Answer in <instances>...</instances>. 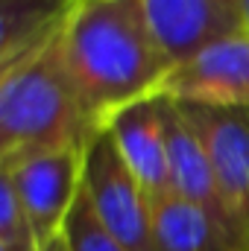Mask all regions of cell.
Masks as SVG:
<instances>
[{"label":"cell","instance_id":"8","mask_svg":"<svg viewBox=\"0 0 249 251\" xmlns=\"http://www.w3.org/2000/svg\"><path fill=\"white\" fill-rule=\"evenodd\" d=\"M153 35L173 64L185 62L214 38L244 26L241 15L220 0H141Z\"/></svg>","mask_w":249,"mask_h":251},{"label":"cell","instance_id":"5","mask_svg":"<svg viewBox=\"0 0 249 251\" xmlns=\"http://www.w3.org/2000/svg\"><path fill=\"white\" fill-rule=\"evenodd\" d=\"M85 149L88 146H64L0 164V178L15 190L41 246L62 237L64 222L82 196Z\"/></svg>","mask_w":249,"mask_h":251},{"label":"cell","instance_id":"12","mask_svg":"<svg viewBox=\"0 0 249 251\" xmlns=\"http://www.w3.org/2000/svg\"><path fill=\"white\" fill-rule=\"evenodd\" d=\"M62 237H64L67 251H126L124 246L100 225V219L94 216L85 190H82V196L76 199V204H73V210H70V216H67V222H64Z\"/></svg>","mask_w":249,"mask_h":251},{"label":"cell","instance_id":"2","mask_svg":"<svg viewBox=\"0 0 249 251\" xmlns=\"http://www.w3.org/2000/svg\"><path fill=\"white\" fill-rule=\"evenodd\" d=\"M100 128L62 59V38L0 70V164L64 146H88Z\"/></svg>","mask_w":249,"mask_h":251},{"label":"cell","instance_id":"14","mask_svg":"<svg viewBox=\"0 0 249 251\" xmlns=\"http://www.w3.org/2000/svg\"><path fill=\"white\" fill-rule=\"evenodd\" d=\"M41 251H67V246H64V237H59V240H53V243H47Z\"/></svg>","mask_w":249,"mask_h":251},{"label":"cell","instance_id":"13","mask_svg":"<svg viewBox=\"0 0 249 251\" xmlns=\"http://www.w3.org/2000/svg\"><path fill=\"white\" fill-rule=\"evenodd\" d=\"M38 234L21 207L15 190L6 178H0V251H41Z\"/></svg>","mask_w":249,"mask_h":251},{"label":"cell","instance_id":"4","mask_svg":"<svg viewBox=\"0 0 249 251\" xmlns=\"http://www.w3.org/2000/svg\"><path fill=\"white\" fill-rule=\"evenodd\" d=\"M85 196L100 225L126 251H156L153 199L129 173L112 137L100 131L85 149Z\"/></svg>","mask_w":249,"mask_h":251},{"label":"cell","instance_id":"6","mask_svg":"<svg viewBox=\"0 0 249 251\" xmlns=\"http://www.w3.org/2000/svg\"><path fill=\"white\" fill-rule=\"evenodd\" d=\"M156 97L208 108H249V32L238 26L173 64Z\"/></svg>","mask_w":249,"mask_h":251},{"label":"cell","instance_id":"10","mask_svg":"<svg viewBox=\"0 0 249 251\" xmlns=\"http://www.w3.org/2000/svg\"><path fill=\"white\" fill-rule=\"evenodd\" d=\"M76 0H0V70L62 38Z\"/></svg>","mask_w":249,"mask_h":251},{"label":"cell","instance_id":"16","mask_svg":"<svg viewBox=\"0 0 249 251\" xmlns=\"http://www.w3.org/2000/svg\"><path fill=\"white\" fill-rule=\"evenodd\" d=\"M220 3H223V6H229L232 12H238V15H241V0H220Z\"/></svg>","mask_w":249,"mask_h":251},{"label":"cell","instance_id":"15","mask_svg":"<svg viewBox=\"0 0 249 251\" xmlns=\"http://www.w3.org/2000/svg\"><path fill=\"white\" fill-rule=\"evenodd\" d=\"M241 21H244V29L249 32V0H241Z\"/></svg>","mask_w":249,"mask_h":251},{"label":"cell","instance_id":"1","mask_svg":"<svg viewBox=\"0 0 249 251\" xmlns=\"http://www.w3.org/2000/svg\"><path fill=\"white\" fill-rule=\"evenodd\" d=\"M62 59L100 131L118 111L156 97L173 67L141 0H76Z\"/></svg>","mask_w":249,"mask_h":251},{"label":"cell","instance_id":"9","mask_svg":"<svg viewBox=\"0 0 249 251\" xmlns=\"http://www.w3.org/2000/svg\"><path fill=\"white\" fill-rule=\"evenodd\" d=\"M156 100H158V114H161L164 143H167L170 196H179L190 204L214 213L223 225L211 161H208V152H205V143H202L196 126L190 123L182 102H176L170 97H156Z\"/></svg>","mask_w":249,"mask_h":251},{"label":"cell","instance_id":"11","mask_svg":"<svg viewBox=\"0 0 249 251\" xmlns=\"http://www.w3.org/2000/svg\"><path fill=\"white\" fill-rule=\"evenodd\" d=\"M156 251H232L220 219L179 196L153 201Z\"/></svg>","mask_w":249,"mask_h":251},{"label":"cell","instance_id":"7","mask_svg":"<svg viewBox=\"0 0 249 251\" xmlns=\"http://www.w3.org/2000/svg\"><path fill=\"white\" fill-rule=\"evenodd\" d=\"M103 131L112 137L118 155L124 158L129 173L150 193L153 201L170 196L167 143H164V128H161V114H158L156 97L118 111Z\"/></svg>","mask_w":249,"mask_h":251},{"label":"cell","instance_id":"3","mask_svg":"<svg viewBox=\"0 0 249 251\" xmlns=\"http://www.w3.org/2000/svg\"><path fill=\"white\" fill-rule=\"evenodd\" d=\"M182 105L211 161L229 246L232 251H249V108Z\"/></svg>","mask_w":249,"mask_h":251}]
</instances>
